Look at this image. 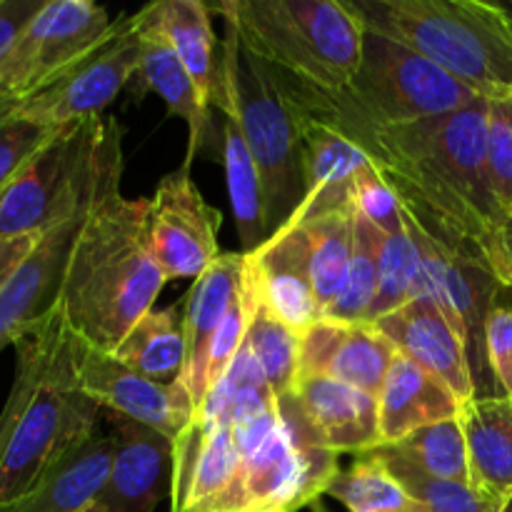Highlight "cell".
<instances>
[{"label": "cell", "instance_id": "obj_1", "mask_svg": "<svg viewBox=\"0 0 512 512\" xmlns=\"http://www.w3.org/2000/svg\"><path fill=\"white\" fill-rule=\"evenodd\" d=\"M488 103L385 128L343 130L368 153L400 205L493 268L503 228L488 175Z\"/></svg>", "mask_w": 512, "mask_h": 512}, {"label": "cell", "instance_id": "obj_2", "mask_svg": "<svg viewBox=\"0 0 512 512\" xmlns=\"http://www.w3.org/2000/svg\"><path fill=\"white\" fill-rule=\"evenodd\" d=\"M15 380L0 413V505L38 485L98 433L100 405L80 388L85 340L55 305L15 340Z\"/></svg>", "mask_w": 512, "mask_h": 512}, {"label": "cell", "instance_id": "obj_3", "mask_svg": "<svg viewBox=\"0 0 512 512\" xmlns=\"http://www.w3.org/2000/svg\"><path fill=\"white\" fill-rule=\"evenodd\" d=\"M123 160L105 173L83 220L60 305L90 348L113 353L130 328L153 310L168 283L150 248V200L120 193Z\"/></svg>", "mask_w": 512, "mask_h": 512}, {"label": "cell", "instance_id": "obj_4", "mask_svg": "<svg viewBox=\"0 0 512 512\" xmlns=\"http://www.w3.org/2000/svg\"><path fill=\"white\" fill-rule=\"evenodd\" d=\"M268 73L298 113L325 120L338 130L415 123L485 100L423 55L370 30L358 73L345 88L328 93L285 78L273 68Z\"/></svg>", "mask_w": 512, "mask_h": 512}, {"label": "cell", "instance_id": "obj_5", "mask_svg": "<svg viewBox=\"0 0 512 512\" xmlns=\"http://www.w3.org/2000/svg\"><path fill=\"white\" fill-rule=\"evenodd\" d=\"M365 30L405 45L485 100L512 98V15L485 0H353Z\"/></svg>", "mask_w": 512, "mask_h": 512}, {"label": "cell", "instance_id": "obj_6", "mask_svg": "<svg viewBox=\"0 0 512 512\" xmlns=\"http://www.w3.org/2000/svg\"><path fill=\"white\" fill-rule=\"evenodd\" d=\"M210 13L228 20L260 63L310 88H345L363 60L368 30L353 0H225Z\"/></svg>", "mask_w": 512, "mask_h": 512}, {"label": "cell", "instance_id": "obj_7", "mask_svg": "<svg viewBox=\"0 0 512 512\" xmlns=\"http://www.w3.org/2000/svg\"><path fill=\"white\" fill-rule=\"evenodd\" d=\"M223 23V113L238 125L258 165L265 200V230L270 238L293 218L305 198L298 113L280 93L268 68L245 48L238 30L228 20Z\"/></svg>", "mask_w": 512, "mask_h": 512}, {"label": "cell", "instance_id": "obj_8", "mask_svg": "<svg viewBox=\"0 0 512 512\" xmlns=\"http://www.w3.org/2000/svg\"><path fill=\"white\" fill-rule=\"evenodd\" d=\"M123 130L113 120L65 125L3 190L0 238H30L83 213L120 160Z\"/></svg>", "mask_w": 512, "mask_h": 512}, {"label": "cell", "instance_id": "obj_9", "mask_svg": "<svg viewBox=\"0 0 512 512\" xmlns=\"http://www.w3.org/2000/svg\"><path fill=\"white\" fill-rule=\"evenodd\" d=\"M143 58V10L113 23L88 55L70 65L48 88L18 103L15 113L45 128L100 118L120 90L138 75Z\"/></svg>", "mask_w": 512, "mask_h": 512}, {"label": "cell", "instance_id": "obj_10", "mask_svg": "<svg viewBox=\"0 0 512 512\" xmlns=\"http://www.w3.org/2000/svg\"><path fill=\"white\" fill-rule=\"evenodd\" d=\"M108 13L88 0H45L0 63V105L23 103L110 33Z\"/></svg>", "mask_w": 512, "mask_h": 512}, {"label": "cell", "instance_id": "obj_11", "mask_svg": "<svg viewBox=\"0 0 512 512\" xmlns=\"http://www.w3.org/2000/svg\"><path fill=\"white\" fill-rule=\"evenodd\" d=\"M338 453L293 438L285 420L240 458L233 490L213 512H298L328 493L338 478Z\"/></svg>", "mask_w": 512, "mask_h": 512}, {"label": "cell", "instance_id": "obj_12", "mask_svg": "<svg viewBox=\"0 0 512 512\" xmlns=\"http://www.w3.org/2000/svg\"><path fill=\"white\" fill-rule=\"evenodd\" d=\"M278 403L298 443L338 455L380 448L378 400L365 390L330 378H298Z\"/></svg>", "mask_w": 512, "mask_h": 512}, {"label": "cell", "instance_id": "obj_13", "mask_svg": "<svg viewBox=\"0 0 512 512\" xmlns=\"http://www.w3.org/2000/svg\"><path fill=\"white\" fill-rule=\"evenodd\" d=\"M220 213L205 203L190 170L168 173L150 198V248L165 280L200 278L218 260Z\"/></svg>", "mask_w": 512, "mask_h": 512}, {"label": "cell", "instance_id": "obj_14", "mask_svg": "<svg viewBox=\"0 0 512 512\" xmlns=\"http://www.w3.org/2000/svg\"><path fill=\"white\" fill-rule=\"evenodd\" d=\"M80 388L100 410L123 415L175 440L195 420V405L180 380L163 385L135 373L108 350L85 343L80 355Z\"/></svg>", "mask_w": 512, "mask_h": 512}, {"label": "cell", "instance_id": "obj_15", "mask_svg": "<svg viewBox=\"0 0 512 512\" xmlns=\"http://www.w3.org/2000/svg\"><path fill=\"white\" fill-rule=\"evenodd\" d=\"M90 205L83 213L45 230L28 258L15 268L8 283L3 285L0 290V350L15 345L20 335L35 328L58 305L70 253H73L75 238L83 228Z\"/></svg>", "mask_w": 512, "mask_h": 512}, {"label": "cell", "instance_id": "obj_16", "mask_svg": "<svg viewBox=\"0 0 512 512\" xmlns=\"http://www.w3.org/2000/svg\"><path fill=\"white\" fill-rule=\"evenodd\" d=\"M115 453L98 503L108 512H155L173 483V440L158 430L103 410Z\"/></svg>", "mask_w": 512, "mask_h": 512}, {"label": "cell", "instance_id": "obj_17", "mask_svg": "<svg viewBox=\"0 0 512 512\" xmlns=\"http://www.w3.org/2000/svg\"><path fill=\"white\" fill-rule=\"evenodd\" d=\"M395 355L375 325L320 320L300 338L298 378H330L378 395Z\"/></svg>", "mask_w": 512, "mask_h": 512}, {"label": "cell", "instance_id": "obj_18", "mask_svg": "<svg viewBox=\"0 0 512 512\" xmlns=\"http://www.w3.org/2000/svg\"><path fill=\"white\" fill-rule=\"evenodd\" d=\"M373 325L398 348V353L408 355L410 360L438 375L453 390L460 405L475 398L468 350L433 298L418 295Z\"/></svg>", "mask_w": 512, "mask_h": 512}, {"label": "cell", "instance_id": "obj_19", "mask_svg": "<svg viewBox=\"0 0 512 512\" xmlns=\"http://www.w3.org/2000/svg\"><path fill=\"white\" fill-rule=\"evenodd\" d=\"M260 300L270 313L303 338L323 320V308L310 280L308 243L298 225H285L258 250L245 253Z\"/></svg>", "mask_w": 512, "mask_h": 512}, {"label": "cell", "instance_id": "obj_20", "mask_svg": "<svg viewBox=\"0 0 512 512\" xmlns=\"http://www.w3.org/2000/svg\"><path fill=\"white\" fill-rule=\"evenodd\" d=\"M245 253H220L218 260L193 280L183 303L185 373L180 383L190 393L198 415L208 395V355L215 333L243 290Z\"/></svg>", "mask_w": 512, "mask_h": 512}, {"label": "cell", "instance_id": "obj_21", "mask_svg": "<svg viewBox=\"0 0 512 512\" xmlns=\"http://www.w3.org/2000/svg\"><path fill=\"white\" fill-rule=\"evenodd\" d=\"M298 125L305 198L293 218L288 220L293 225L305 223V220L340 208V205H348L353 200L350 190H353L355 175L360 173L363 165L370 163L368 153L335 125L305 113H298Z\"/></svg>", "mask_w": 512, "mask_h": 512}, {"label": "cell", "instance_id": "obj_22", "mask_svg": "<svg viewBox=\"0 0 512 512\" xmlns=\"http://www.w3.org/2000/svg\"><path fill=\"white\" fill-rule=\"evenodd\" d=\"M375 400H378L380 448L400 443L420 428L458 418L463 408L453 390L438 375L403 353L395 355L390 363Z\"/></svg>", "mask_w": 512, "mask_h": 512}, {"label": "cell", "instance_id": "obj_23", "mask_svg": "<svg viewBox=\"0 0 512 512\" xmlns=\"http://www.w3.org/2000/svg\"><path fill=\"white\" fill-rule=\"evenodd\" d=\"M138 83L143 90L160 95L168 113L185 120L188 125V153H185L183 168L190 170L195 153L200 150L208 130V108L200 100L193 78L185 70L183 60L170 45L168 35L163 33L158 20V3L143 8V58L138 68Z\"/></svg>", "mask_w": 512, "mask_h": 512}, {"label": "cell", "instance_id": "obj_24", "mask_svg": "<svg viewBox=\"0 0 512 512\" xmlns=\"http://www.w3.org/2000/svg\"><path fill=\"white\" fill-rule=\"evenodd\" d=\"M115 453L113 433H95L65 455L50 473L38 480L35 488L10 503L0 512H80L95 503L108 480Z\"/></svg>", "mask_w": 512, "mask_h": 512}, {"label": "cell", "instance_id": "obj_25", "mask_svg": "<svg viewBox=\"0 0 512 512\" xmlns=\"http://www.w3.org/2000/svg\"><path fill=\"white\" fill-rule=\"evenodd\" d=\"M458 420L468 445L470 485L505 503L512 495V398H473Z\"/></svg>", "mask_w": 512, "mask_h": 512}, {"label": "cell", "instance_id": "obj_26", "mask_svg": "<svg viewBox=\"0 0 512 512\" xmlns=\"http://www.w3.org/2000/svg\"><path fill=\"white\" fill-rule=\"evenodd\" d=\"M158 20L193 78L205 108L218 105L223 110V65H220V48L215 50V35L210 28V5L200 0H163L158 3Z\"/></svg>", "mask_w": 512, "mask_h": 512}, {"label": "cell", "instance_id": "obj_27", "mask_svg": "<svg viewBox=\"0 0 512 512\" xmlns=\"http://www.w3.org/2000/svg\"><path fill=\"white\" fill-rule=\"evenodd\" d=\"M115 358L133 368L135 373L170 385L183 380L185 373V333H183V305H168L163 310L145 313L133 328L125 333Z\"/></svg>", "mask_w": 512, "mask_h": 512}, {"label": "cell", "instance_id": "obj_28", "mask_svg": "<svg viewBox=\"0 0 512 512\" xmlns=\"http://www.w3.org/2000/svg\"><path fill=\"white\" fill-rule=\"evenodd\" d=\"M293 225V223H288ZM285 228V225H283ZM303 230L305 243H308L310 258V280L318 295L320 308L325 310L333 305L343 290L345 278H348L350 258H353V240H355V205H348L320 213L315 218L298 223Z\"/></svg>", "mask_w": 512, "mask_h": 512}, {"label": "cell", "instance_id": "obj_29", "mask_svg": "<svg viewBox=\"0 0 512 512\" xmlns=\"http://www.w3.org/2000/svg\"><path fill=\"white\" fill-rule=\"evenodd\" d=\"M223 165L243 253H253L268 240L263 183H260L258 165L245 145L243 133L230 118H225L223 123Z\"/></svg>", "mask_w": 512, "mask_h": 512}, {"label": "cell", "instance_id": "obj_30", "mask_svg": "<svg viewBox=\"0 0 512 512\" xmlns=\"http://www.w3.org/2000/svg\"><path fill=\"white\" fill-rule=\"evenodd\" d=\"M325 495L340 500L350 512H430L373 453L355 455L350 468L340 470Z\"/></svg>", "mask_w": 512, "mask_h": 512}, {"label": "cell", "instance_id": "obj_31", "mask_svg": "<svg viewBox=\"0 0 512 512\" xmlns=\"http://www.w3.org/2000/svg\"><path fill=\"white\" fill-rule=\"evenodd\" d=\"M383 450L430 478L470 485L468 445L458 418L415 430L400 443L383 445Z\"/></svg>", "mask_w": 512, "mask_h": 512}, {"label": "cell", "instance_id": "obj_32", "mask_svg": "<svg viewBox=\"0 0 512 512\" xmlns=\"http://www.w3.org/2000/svg\"><path fill=\"white\" fill-rule=\"evenodd\" d=\"M245 270H248L250 285H253V310H250V325L248 338L245 343L253 350L255 360L263 368L265 380H268L270 390L275 398H283L293 390L295 380H298V365H300V335L293 333L288 325L280 323L268 305L260 300L258 288H255L253 273L248 268V258H245Z\"/></svg>", "mask_w": 512, "mask_h": 512}, {"label": "cell", "instance_id": "obj_33", "mask_svg": "<svg viewBox=\"0 0 512 512\" xmlns=\"http://www.w3.org/2000/svg\"><path fill=\"white\" fill-rule=\"evenodd\" d=\"M385 235L375 225L360 218L355 210V240L353 258H350L348 278L343 290L325 310L323 320L333 323H368L373 310L375 295H378L380 278V250H383Z\"/></svg>", "mask_w": 512, "mask_h": 512}, {"label": "cell", "instance_id": "obj_34", "mask_svg": "<svg viewBox=\"0 0 512 512\" xmlns=\"http://www.w3.org/2000/svg\"><path fill=\"white\" fill-rule=\"evenodd\" d=\"M370 453L378 455V458L383 460L385 468L395 475V480H398L408 493H413L415 498L423 500L430 508V512H500V508H503L500 500L488 498L485 493L475 490L473 485L445 483V480L430 478V475L420 473V470L410 468L403 460L385 453L383 448H375L370 450Z\"/></svg>", "mask_w": 512, "mask_h": 512}, {"label": "cell", "instance_id": "obj_35", "mask_svg": "<svg viewBox=\"0 0 512 512\" xmlns=\"http://www.w3.org/2000/svg\"><path fill=\"white\" fill-rule=\"evenodd\" d=\"M415 280H418V248L408 230L398 235H385L380 250V278L378 295L368 323H378L385 315L395 313L415 298Z\"/></svg>", "mask_w": 512, "mask_h": 512}, {"label": "cell", "instance_id": "obj_36", "mask_svg": "<svg viewBox=\"0 0 512 512\" xmlns=\"http://www.w3.org/2000/svg\"><path fill=\"white\" fill-rule=\"evenodd\" d=\"M488 175L503 220L512 218V98L488 103Z\"/></svg>", "mask_w": 512, "mask_h": 512}, {"label": "cell", "instance_id": "obj_37", "mask_svg": "<svg viewBox=\"0 0 512 512\" xmlns=\"http://www.w3.org/2000/svg\"><path fill=\"white\" fill-rule=\"evenodd\" d=\"M353 205L360 218L368 220L370 225L380 230L383 235H398L405 230L403 208L395 195V190L385 183L383 175L378 173L373 163L363 165L360 173L353 180Z\"/></svg>", "mask_w": 512, "mask_h": 512}, {"label": "cell", "instance_id": "obj_38", "mask_svg": "<svg viewBox=\"0 0 512 512\" xmlns=\"http://www.w3.org/2000/svg\"><path fill=\"white\" fill-rule=\"evenodd\" d=\"M63 128H45L10 113L0 123V190L55 138Z\"/></svg>", "mask_w": 512, "mask_h": 512}, {"label": "cell", "instance_id": "obj_39", "mask_svg": "<svg viewBox=\"0 0 512 512\" xmlns=\"http://www.w3.org/2000/svg\"><path fill=\"white\" fill-rule=\"evenodd\" d=\"M485 345H488V363L500 393L512 398V303L498 300L488 318Z\"/></svg>", "mask_w": 512, "mask_h": 512}, {"label": "cell", "instance_id": "obj_40", "mask_svg": "<svg viewBox=\"0 0 512 512\" xmlns=\"http://www.w3.org/2000/svg\"><path fill=\"white\" fill-rule=\"evenodd\" d=\"M43 5L45 0H0V63Z\"/></svg>", "mask_w": 512, "mask_h": 512}, {"label": "cell", "instance_id": "obj_41", "mask_svg": "<svg viewBox=\"0 0 512 512\" xmlns=\"http://www.w3.org/2000/svg\"><path fill=\"white\" fill-rule=\"evenodd\" d=\"M38 238L40 235H30V238H13V240L0 238V290H3V285L8 283L10 275L15 273V268L28 258V253L35 248Z\"/></svg>", "mask_w": 512, "mask_h": 512}, {"label": "cell", "instance_id": "obj_42", "mask_svg": "<svg viewBox=\"0 0 512 512\" xmlns=\"http://www.w3.org/2000/svg\"><path fill=\"white\" fill-rule=\"evenodd\" d=\"M493 270L500 278V283L505 285V290L512 293V218L505 220L498 233V240H495Z\"/></svg>", "mask_w": 512, "mask_h": 512}, {"label": "cell", "instance_id": "obj_43", "mask_svg": "<svg viewBox=\"0 0 512 512\" xmlns=\"http://www.w3.org/2000/svg\"><path fill=\"white\" fill-rule=\"evenodd\" d=\"M15 108H18V105H13V103H3V105H0V123H3V120L8 118L10 113H15Z\"/></svg>", "mask_w": 512, "mask_h": 512}, {"label": "cell", "instance_id": "obj_44", "mask_svg": "<svg viewBox=\"0 0 512 512\" xmlns=\"http://www.w3.org/2000/svg\"><path fill=\"white\" fill-rule=\"evenodd\" d=\"M80 512H108V510H105V508H103V505H100V503H98V500H95V503H90V505H88V508H85V510H80Z\"/></svg>", "mask_w": 512, "mask_h": 512}, {"label": "cell", "instance_id": "obj_45", "mask_svg": "<svg viewBox=\"0 0 512 512\" xmlns=\"http://www.w3.org/2000/svg\"><path fill=\"white\" fill-rule=\"evenodd\" d=\"M310 508H313V512H330L328 508H325V505H323V503H320V500H315V503H313V505H310Z\"/></svg>", "mask_w": 512, "mask_h": 512}, {"label": "cell", "instance_id": "obj_46", "mask_svg": "<svg viewBox=\"0 0 512 512\" xmlns=\"http://www.w3.org/2000/svg\"><path fill=\"white\" fill-rule=\"evenodd\" d=\"M500 512H512V495H510L508 500H505V503H503V508H500Z\"/></svg>", "mask_w": 512, "mask_h": 512}]
</instances>
